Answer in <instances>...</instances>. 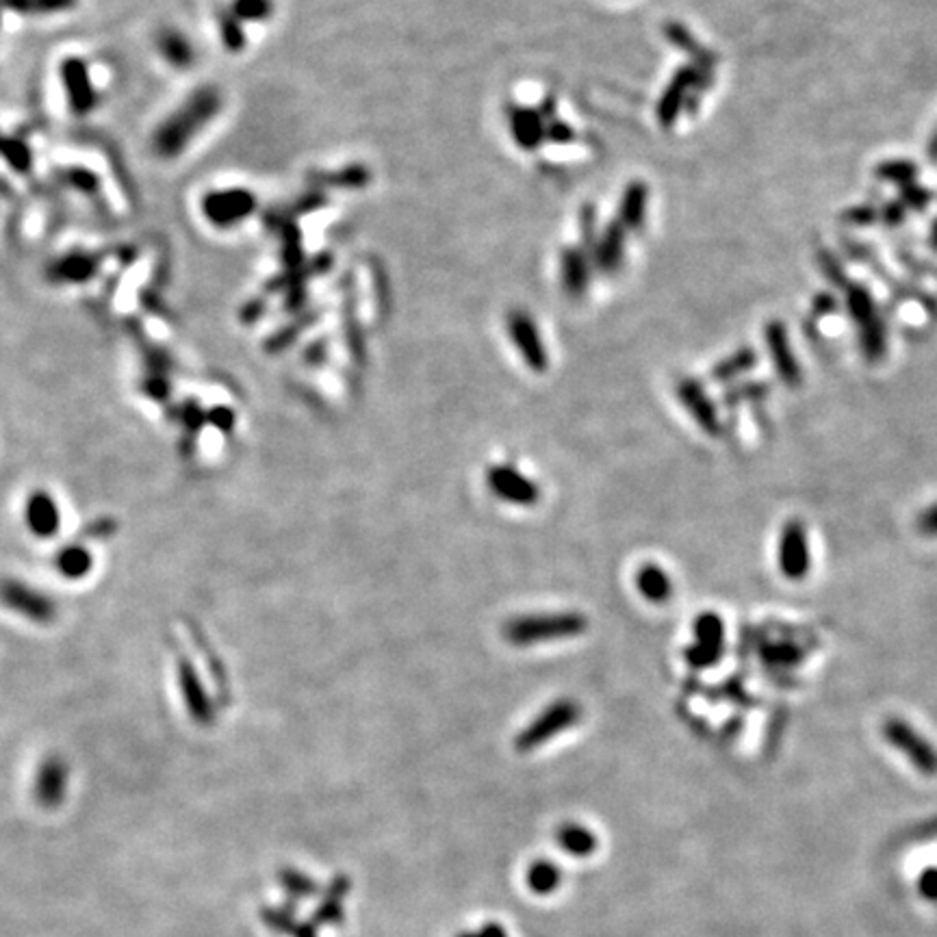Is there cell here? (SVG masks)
Wrapping results in <instances>:
<instances>
[{"label":"cell","instance_id":"cell-45","mask_svg":"<svg viewBox=\"0 0 937 937\" xmlns=\"http://www.w3.org/2000/svg\"><path fill=\"white\" fill-rule=\"evenodd\" d=\"M927 152H929V161H931V163H937V131L931 135V141H929Z\"/></svg>","mask_w":937,"mask_h":937},{"label":"cell","instance_id":"cell-9","mask_svg":"<svg viewBox=\"0 0 937 937\" xmlns=\"http://www.w3.org/2000/svg\"><path fill=\"white\" fill-rule=\"evenodd\" d=\"M0 603L33 623H50L55 619V601L20 580H5L0 584Z\"/></svg>","mask_w":937,"mask_h":937},{"label":"cell","instance_id":"cell-41","mask_svg":"<svg viewBox=\"0 0 937 937\" xmlns=\"http://www.w3.org/2000/svg\"><path fill=\"white\" fill-rule=\"evenodd\" d=\"M545 141H551V144H571V141H575V131L560 120H549L545 124Z\"/></svg>","mask_w":937,"mask_h":937},{"label":"cell","instance_id":"cell-27","mask_svg":"<svg viewBox=\"0 0 937 937\" xmlns=\"http://www.w3.org/2000/svg\"><path fill=\"white\" fill-rule=\"evenodd\" d=\"M859 328H862L859 330V348H862V354L868 361H879L885 354V345H888V328H885V322L877 313L868 324Z\"/></svg>","mask_w":937,"mask_h":937},{"label":"cell","instance_id":"cell-4","mask_svg":"<svg viewBox=\"0 0 937 937\" xmlns=\"http://www.w3.org/2000/svg\"><path fill=\"white\" fill-rule=\"evenodd\" d=\"M580 718H582V705L575 699H558L554 703H549L547 708L515 738V747L521 753H528V751L543 747L547 740L560 736L562 731H567L569 727L580 723Z\"/></svg>","mask_w":937,"mask_h":937},{"label":"cell","instance_id":"cell-13","mask_svg":"<svg viewBox=\"0 0 937 937\" xmlns=\"http://www.w3.org/2000/svg\"><path fill=\"white\" fill-rule=\"evenodd\" d=\"M764 339H766V345H768V354H770V358H773L777 376L781 378V382L786 384V387L797 389L801 384V380H803V376H801V365L797 361V356H794V352H792L786 324L777 322V319L768 322L766 328H764Z\"/></svg>","mask_w":937,"mask_h":937},{"label":"cell","instance_id":"cell-8","mask_svg":"<svg viewBox=\"0 0 937 937\" xmlns=\"http://www.w3.org/2000/svg\"><path fill=\"white\" fill-rule=\"evenodd\" d=\"M692 632H695L697 643H692L686 649V662L695 666V669H708L723 656L725 623L718 614L703 612L692 623Z\"/></svg>","mask_w":937,"mask_h":937},{"label":"cell","instance_id":"cell-6","mask_svg":"<svg viewBox=\"0 0 937 937\" xmlns=\"http://www.w3.org/2000/svg\"><path fill=\"white\" fill-rule=\"evenodd\" d=\"M486 486L489 491L502 499V502L519 508H532L541 499V489L538 484L521 473L515 465L508 462H497L486 471Z\"/></svg>","mask_w":937,"mask_h":937},{"label":"cell","instance_id":"cell-44","mask_svg":"<svg viewBox=\"0 0 937 937\" xmlns=\"http://www.w3.org/2000/svg\"><path fill=\"white\" fill-rule=\"evenodd\" d=\"M838 308V302L836 298H833L831 293H820L816 295V300H814V315H829L833 313Z\"/></svg>","mask_w":937,"mask_h":937},{"label":"cell","instance_id":"cell-43","mask_svg":"<svg viewBox=\"0 0 937 937\" xmlns=\"http://www.w3.org/2000/svg\"><path fill=\"white\" fill-rule=\"evenodd\" d=\"M916 528L922 536H937V504L922 510L916 521Z\"/></svg>","mask_w":937,"mask_h":937},{"label":"cell","instance_id":"cell-37","mask_svg":"<svg viewBox=\"0 0 937 937\" xmlns=\"http://www.w3.org/2000/svg\"><path fill=\"white\" fill-rule=\"evenodd\" d=\"M0 152H3V157L11 165H14L16 170H27L29 168L31 152H29L27 146L22 144V141H11V139L0 137Z\"/></svg>","mask_w":937,"mask_h":937},{"label":"cell","instance_id":"cell-19","mask_svg":"<svg viewBox=\"0 0 937 937\" xmlns=\"http://www.w3.org/2000/svg\"><path fill=\"white\" fill-rule=\"evenodd\" d=\"M178 684H181L183 701L187 703V710L191 716H194V721L211 723L213 721L211 701L207 697V692H204V686L198 679L196 669L185 660L181 662V666H178Z\"/></svg>","mask_w":937,"mask_h":937},{"label":"cell","instance_id":"cell-32","mask_svg":"<svg viewBox=\"0 0 937 937\" xmlns=\"http://www.w3.org/2000/svg\"><path fill=\"white\" fill-rule=\"evenodd\" d=\"M228 14H233L241 24L267 22L274 14V0H233Z\"/></svg>","mask_w":937,"mask_h":937},{"label":"cell","instance_id":"cell-25","mask_svg":"<svg viewBox=\"0 0 937 937\" xmlns=\"http://www.w3.org/2000/svg\"><path fill=\"white\" fill-rule=\"evenodd\" d=\"M664 35H666V40H669L673 46L677 48H682L684 53H688L692 59H695V66L703 68V70H712L714 72V55L710 53V50H705L697 40H695V35H692L684 24H679V22H666L664 24Z\"/></svg>","mask_w":937,"mask_h":937},{"label":"cell","instance_id":"cell-20","mask_svg":"<svg viewBox=\"0 0 937 937\" xmlns=\"http://www.w3.org/2000/svg\"><path fill=\"white\" fill-rule=\"evenodd\" d=\"M562 287L569 293V298H582L588 291L590 282V261L582 248H567L560 256Z\"/></svg>","mask_w":937,"mask_h":937},{"label":"cell","instance_id":"cell-29","mask_svg":"<svg viewBox=\"0 0 937 937\" xmlns=\"http://www.w3.org/2000/svg\"><path fill=\"white\" fill-rule=\"evenodd\" d=\"M74 7V0H0V9L18 11L24 16H48L61 14Z\"/></svg>","mask_w":937,"mask_h":937},{"label":"cell","instance_id":"cell-33","mask_svg":"<svg viewBox=\"0 0 937 937\" xmlns=\"http://www.w3.org/2000/svg\"><path fill=\"white\" fill-rule=\"evenodd\" d=\"M369 170L363 168V165H350V168H343L339 172H330L324 176H315V181L319 185H332V187H348V189H358L365 187L369 183Z\"/></svg>","mask_w":937,"mask_h":937},{"label":"cell","instance_id":"cell-35","mask_svg":"<svg viewBox=\"0 0 937 937\" xmlns=\"http://www.w3.org/2000/svg\"><path fill=\"white\" fill-rule=\"evenodd\" d=\"M762 656L766 658V662L770 664H777V666H790V664H797L801 662V649L797 645H790V643H779V645H768L764 651H762Z\"/></svg>","mask_w":937,"mask_h":937},{"label":"cell","instance_id":"cell-16","mask_svg":"<svg viewBox=\"0 0 937 937\" xmlns=\"http://www.w3.org/2000/svg\"><path fill=\"white\" fill-rule=\"evenodd\" d=\"M24 523L33 536L46 538L55 536L61 528V512L55 502V497L44 489H37L27 497V506H24Z\"/></svg>","mask_w":937,"mask_h":937},{"label":"cell","instance_id":"cell-7","mask_svg":"<svg viewBox=\"0 0 937 937\" xmlns=\"http://www.w3.org/2000/svg\"><path fill=\"white\" fill-rule=\"evenodd\" d=\"M777 564L781 575L792 582L805 580L807 573H810V541H807L805 525L799 519L788 521L779 534Z\"/></svg>","mask_w":937,"mask_h":937},{"label":"cell","instance_id":"cell-15","mask_svg":"<svg viewBox=\"0 0 937 937\" xmlns=\"http://www.w3.org/2000/svg\"><path fill=\"white\" fill-rule=\"evenodd\" d=\"M68 790V766L59 755H50L42 762L35 775L33 797L44 810H55L66 799Z\"/></svg>","mask_w":937,"mask_h":937},{"label":"cell","instance_id":"cell-40","mask_svg":"<svg viewBox=\"0 0 937 937\" xmlns=\"http://www.w3.org/2000/svg\"><path fill=\"white\" fill-rule=\"evenodd\" d=\"M844 222H849L853 226H870L879 220V211L872 207V204H859V207L846 209L842 215Z\"/></svg>","mask_w":937,"mask_h":937},{"label":"cell","instance_id":"cell-5","mask_svg":"<svg viewBox=\"0 0 937 937\" xmlns=\"http://www.w3.org/2000/svg\"><path fill=\"white\" fill-rule=\"evenodd\" d=\"M256 211V196L250 189L230 187L207 191L200 200V213L213 228H235Z\"/></svg>","mask_w":937,"mask_h":937},{"label":"cell","instance_id":"cell-28","mask_svg":"<svg viewBox=\"0 0 937 937\" xmlns=\"http://www.w3.org/2000/svg\"><path fill=\"white\" fill-rule=\"evenodd\" d=\"M755 363H757L755 350L749 348V345H744V348H740L731 356L723 358V361L714 367L712 378L716 382H731L734 378L751 371L755 367Z\"/></svg>","mask_w":937,"mask_h":937},{"label":"cell","instance_id":"cell-1","mask_svg":"<svg viewBox=\"0 0 937 937\" xmlns=\"http://www.w3.org/2000/svg\"><path fill=\"white\" fill-rule=\"evenodd\" d=\"M224 107V96L215 85H200L194 94H189L168 118H165L152 133V152L159 159L172 161L194 144L207 131L209 124L220 115Z\"/></svg>","mask_w":937,"mask_h":937},{"label":"cell","instance_id":"cell-34","mask_svg":"<svg viewBox=\"0 0 937 937\" xmlns=\"http://www.w3.org/2000/svg\"><path fill=\"white\" fill-rule=\"evenodd\" d=\"M220 40L226 50L230 53H239V50L246 48V31H243V24L233 16V14H222L220 16Z\"/></svg>","mask_w":937,"mask_h":937},{"label":"cell","instance_id":"cell-14","mask_svg":"<svg viewBox=\"0 0 937 937\" xmlns=\"http://www.w3.org/2000/svg\"><path fill=\"white\" fill-rule=\"evenodd\" d=\"M675 393L677 400L682 402V406L688 410L690 417L697 421V426L708 434V436H718L723 430L721 419H718V410L714 402L710 400V395L705 393L699 380L692 378H682L675 384Z\"/></svg>","mask_w":937,"mask_h":937},{"label":"cell","instance_id":"cell-11","mask_svg":"<svg viewBox=\"0 0 937 937\" xmlns=\"http://www.w3.org/2000/svg\"><path fill=\"white\" fill-rule=\"evenodd\" d=\"M59 74H61L63 92H66L68 96V107L76 115L92 113L98 105V94L92 83V76H89L87 63L79 57H68V59H63Z\"/></svg>","mask_w":937,"mask_h":937},{"label":"cell","instance_id":"cell-42","mask_svg":"<svg viewBox=\"0 0 937 937\" xmlns=\"http://www.w3.org/2000/svg\"><path fill=\"white\" fill-rule=\"evenodd\" d=\"M881 220L885 222V226H890V228H896V226H901L905 222V217H907V209H905V204L901 200H894V202H888L883 207V211L879 213Z\"/></svg>","mask_w":937,"mask_h":937},{"label":"cell","instance_id":"cell-30","mask_svg":"<svg viewBox=\"0 0 937 937\" xmlns=\"http://www.w3.org/2000/svg\"><path fill=\"white\" fill-rule=\"evenodd\" d=\"M89 567H92V554L79 545L66 547L57 558V569L63 577H68V580L85 577L89 573Z\"/></svg>","mask_w":937,"mask_h":937},{"label":"cell","instance_id":"cell-24","mask_svg":"<svg viewBox=\"0 0 937 937\" xmlns=\"http://www.w3.org/2000/svg\"><path fill=\"white\" fill-rule=\"evenodd\" d=\"M96 272V259L83 252H72L50 267V280L55 282H85Z\"/></svg>","mask_w":937,"mask_h":937},{"label":"cell","instance_id":"cell-46","mask_svg":"<svg viewBox=\"0 0 937 937\" xmlns=\"http://www.w3.org/2000/svg\"><path fill=\"white\" fill-rule=\"evenodd\" d=\"M931 243L937 248V220H933V226H931Z\"/></svg>","mask_w":937,"mask_h":937},{"label":"cell","instance_id":"cell-10","mask_svg":"<svg viewBox=\"0 0 937 937\" xmlns=\"http://www.w3.org/2000/svg\"><path fill=\"white\" fill-rule=\"evenodd\" d=\"M508 335L512 343H515V348L521 354L525 365H528L532 371H536V374H545L549 367V356H547L541 332H538L534 324V319L525 311H519V308L510 311Z\"/></svg>","mask_w":937,"mask_h":937},{"label":"cell","instance_id":"cell-12","mask_svg":"<svg viewBox=\"0 0 937 937\" xmlns=\"http://www.w3.org/2000/svg\"><path fill=\"white\" fill-rule=\"evenodd\" d=\"M883 736L888 738L898 751H903L920 770H927V773L937 770V753L909 723L901 721V718H890V721L883 725Z\"/></svg>","mask_w":937,"mask_h":937},{"label":"cell","instance_id":"cell-36","mask_svg":"<svg viewBox=\"0 0 937 937\" xmlns=\"http://www.w3.org/2000/svg\"><path fill=\"white\" fill-rule=\"evenodd\" d=\"M595 226H597V211L593 204H584L580 213V235H582V250L586 254L593 252L597 246L599 237L595 233Z\"/></svg>","mask_w":937,"mask_h":937},{"label":"cell","instance_id":"cell-22","mask_svg":"<svg viewBox=\"0 0 937 937\" xmlns=\"http://www.w3.org/2000/svg\"><path fill=\"white\" fill-rule=\"evenodd\" d=\"M636 588L651 603H666L673 597V580L660 564L647 562L636 571Z\"/></svg>","mask_w":937,"mask_h":937},{"label":"cell","instance_id":"cell-17","mask_svg":"<svg viewBox=\"0 0 937 937\" xmlns=\"http://www.w3.org/2000/svg\"><path fill=\"white\" fill-rule=\"evenodd\" d=\"M510 133L515 137L517 146L523 150H536L545 141V120L538 109H528L512 105L508 107Z\"/></svg>","mask_w":937,"mask_h":937},{"label":"cell","instance_id":"cell-18","mask_svg":"<svg viewBox=\"0 0 937 937\" xmlns=\"http://www.w3.org/2000/svg\"><path fill=\"white\" fill-rule=\"evenodd\" d=\"M625 239L627 230L619 220L610 222L597 239V246L593 250L595 265L603 274H614L616 269L623 265L625 259Z\"/></svg>","mask_w":937,"mask_h":937},{"label":"cell","instance_id":"cell-38","mask_svg":"<svg viewBox=\"0 0 937 937\" xmlns=\"http://www.w3.org/2000/svg\"><path fill=\"white\" fill-rule=\"evenodd\" d=\"M898 189H901V191H898V196H901V202L905 204V209L924 211L929 207V202H931V191L929 189H924L916 183H909V185H903Z\"/></svg>","mask_w":937,"mask_h":937},{"label":"cell","instance_id":"cell-3","mask_svg":"<svg viewBox=\"0 0 937 937\" xmlns=\"http://www.w3.org/2000/svg\"><path fill=\"white\" fill-rule=\"evenodd\" d=\"M712 70H703L699 66H684L675 72L671 79L669 87L664 89V94L658 102V124L662 128H673L679 113L682 111H692V102H697L701 92L710 87L712 83Z\"/></svg>","mask_w":937,"mask_h":937},{"label":"cell","instance_id":"cell-2","mask_svg":"<svg viewBox=\"0 0 937 937\" xmlns=\"http://www.w3.org/2000/svg\"><path fill=\"white\" fill-rule=\"evenodd\" d=\"M588 619L582 612L521 614L504 623L502 636L512 647H534L551 640H567L586 634Z\"/></svg>","mask_w":937,"mask_h":937},{"label":"cell","instance_id":"cell-39","mask_svg":"<svg viewBox=\"0 0 937 937\" xmlns=\"http://www.w3.org/2000/svg\"><path fill=\"white\" fill-rule=\"evenodd\" d=\"M818 259H820V269H823V274L827 276V280L833 287L844 289L846 285H849V280H846V274H844V267L836 256H831L829 252H820Z\"/></svg>","mask_w":937,"mask_h":937},{"label":"cell","instance_id":"cell-21","mask_svg":"<svg viewBox=\"0 0 937 937\" xmlns=\"http://www.w3.org/2000/svg\"><path fill=\"white\" fill-rule=\"evenodd\" d=\"M647 204H649V187L640 181H634L623 189V196L619 202V220L627 233H640L645 228L647 220Z\"/></svg>","mask_w":937,"mask_h":937},{"label":"cell","instance_id":"cell-26","mask_svg":"<svg viewBox=\"0 0 937 937\" xmlns=\"http://www.w3.org/2000/svg\"><path fill=\"white\" fill-rule=\"evenodd\" d=\"M844 304L857 326L868 324L870 319L877 315L875 300H872L870 291L864 285H859V282H849V285L844 287Z\"/></svg>","mask_w":937,"mask_h":937},{"label":"cell","instance_id":"cell-31","mask_svg":"<svg viewBox=\"0 0 937 937\" xmlns=\"http://www.w3.org/2000/svg\"><path fill=\"white\" fill-rule=\"evenodd\" d=\"M877 178L883 183H892V185H909L916 181L918 176V165L909 159H888L881 161L875 170Z\"/></svg>","mask_w":937,"mask_h":937},{"label":"cell","instance_id":"cell-23","mask_svg":"<svg viewBox=\"0 0 937 937\" xmlns=\"http://www.w3.org/2000/svg\"><path fill=\"white\" fill-rule=\"evenodd\" d=\"M157 48H159V55L168 61L172 68H178V70L189 68L196 59L194 44H191L189 37L178 29H163L157 35Z\"/></svg>","mask_w":937,"mask_h":937}]
</instances>
